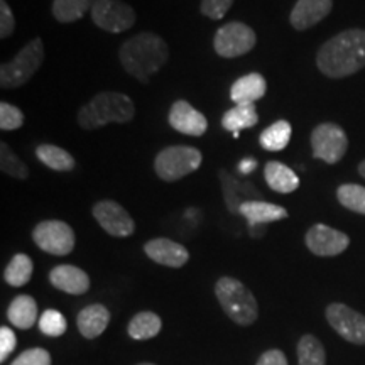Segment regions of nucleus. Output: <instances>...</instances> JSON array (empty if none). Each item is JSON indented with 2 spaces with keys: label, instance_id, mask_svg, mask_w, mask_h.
I'll return each instance as SVG.
<instances>
[{
  "label": "nucleus",
  "instance_id": "1",
  "mask_svg": "<svg viewBox=\"0 0 365 365\" xmlns=\"http://www.w3.org/2000/svg\"><path fill=\"white\" fill-rule=\"evenodd\" d=\"M318 70L330 78L352 76L365 68V31L346 29L333 36L317 54Z\"/></svg>",
  "mask_w": 365,
  "mask_h": 365
},
{
  "label": "nucleus",
  "instance_id": "2",
  "mask_svg": "<svg viewBox=\"0 0 365 365\" xmlns=\"http://www.w3.org/2000/svg\"><path fill=\"white\" fill-rule=\"evenodd\" d=\"M118 59L130 76H134L140 83H149V80L170 59V48L161 36L139 33L120 46Z\"/></svg>",
  "mask_w": 365,
  "mask_h": 365
},
{
  "label": "nucleus",
  "instance_id": "3",
  "mask_svg": "<svg viewBox=\"0 0 365 365\" xmlns=\"http://www.w3.org/2000/svg\"><path fill=\"white\" fill-rule=\"evenodd\" d=\"M135 115L134 102L120 91H102L78 110V125L83 130H97L107 124H127Z\"/></svg>",
  "mask_w": 365,
  "mask_h": 365
},
{
  "label": "nucleus",
  "instance_id": "4",
  "mask_svg": "<svg viewBox=\"0 0 365 365\" xmlns=\"http://www.w3.org/2000/svg\"><path fill=\"white\" fill-rule=\"evenodd\" d=\"M215 296L232 322L240 327H249L259 317V304L244 282L234 277H220L215 284Z\"/></svg>",
  "mask_w": 365,
  "mask_h": 365
},
{
  "label": "nucleus",
  "instance_id": "5",
  "mask_svg": "<svg viewBox=\"0 0 365 365\" xmlns=\"http://www.w3.org/2000/svg\"><path fill=\"white\" fill-rule=\"evenodd\" d=\"M44 61V44L41 38L27 43L9 63L0 66V86L4 90L19 88L27 83Z\"/></svg>",
  "mask_w": 365,
  "mask_h": 365
},
{
  "label": "nucleus",
  "instance_id": "6",
  "mask_svg": "<svg viewBox=\"0 0 365 365\" xmlns=\"http://www.w3.org/2000/svg\"><path fill=\"white\" fill-rule=\"evenodd\" d=\"M203 154L191 145H170L159 150L154 159V171L166 182H175L202 166Z\"/></svg>",
  "mask_w": 365,
  "mask_h": 365
},
{
  "label": "nucleus",
  "instance_id": "7",
  "mask_svg": "<svg viewBox=\"0 0 365 365\" xmlns=\"http://www.w3.org/2000/svg\"><path fill=\"white\" fill-rule=\"evenodd\" d=\"M257 36L252 27L244 22L232 21L222 26L213 38V49L222 58H240L255 48Z\"/></svg>",
  "mask_w": 365,
  "mask_h": 365
},
{
  "label": "nucleus",
  "instance_id": "8",
  "mask_svg": "<svg viewBox=\"0 0 365 365\" xmlns=\"http://www.w3.org/2000/svg\"><path fill=\"white\" fill-rule=\"evenodd\" d=\"M91 21L107 33L118 34L135 24V12L122 0H95L91 7Z\"/></svg>",
  "mask_w": 365,
  "mask_h": 365
},
{
  "label": "nucleus",
  "instance_id": "9",
  "mask_svg": "<svg viewBox=\"0 0 365 365\" xmlns=\"http://www.w3.org/2000/svg\"><path fill=\"white\" fill-rule=\"evenodd\" d=\"M312 148L313 156L322 159L327 164H336L349 149V139L345 130L340 125L325 122L319 124L312 132Z\"/></svg>",
  "mask_w": 365,
  "mask_h": 365
},
{
  "label": "nucleus",
  "instance_id": "10",
  "mask_svg": "<svg viewBox=\"0 0 365 365\" xmlns=\"http://www.w3.org/2000/svg\"><path fill=\"white\" fill-rule=\"evenodd\" d=\"M33 240L41 250L51 255H68L75 249V232L61 220H44L33 230Z\"/></svg>",
  "mask_w": 365,
  "mask_h": 365
},
{
  "label": "nucleus",
  "instance_id": "11",
  "mask_svg": "<svg viewBox=\"0 0 365 365\" xmlns=\"http://www.w3.org/2000/svg\"><path fill=\"white\" fill-rule=\"evenodd\" d=\"M91 213L108 235L124 239V237H130L135 232L134 218L129 215V212L122 205L113 202V200H102V202L95 203Z\"/></svg>",
  "mask_w": 365,
  "mask_h": 365
},
{
  "label": "nucleus",
  "instance_id": "12",
  "mask_svg": "<svg viewBox=\"0 0 365 365\" xmlns=\"http://www.w3.org/2000/svg\"><path fill=\"white\" fill-rule=\"evenodd\" d=\"M327 319L346 341L365 345V317L346 304L333 303L327 308Z\"/></svg>",
  "mask_w": 365,
  "mask_h": 365
},
{
  "label": "nucleus",
  "instance_id": "13",
  "mask_svg": "<svg viewBox=\"0 0 365 365\" xmlns=\"http://www.w3.org/2000/svg\"><path fill=\"white\" fill-rule=\"evenodd\" d=\"M307 245L314 255L318 257H333L345 252L350 245L349 235L344 232L336 230L325 225V223H317L308 230L307 234Z\"/></svg>",
  "mask_w": 365,
  "mask_h": 365
},
{
  "label": "nucleus",
  "instance_id": "14",
  "mask_svg": "<svg viewBox=\"0 0 365 365\" xmlns=\"http://www.w3.org/2000/svg\"><path fill=\"white\" fill-rule=\"evenodd\" d=\"M170 125L173 129L180 132V134L200 137L203 135L208 129V120L202 112L186 100H176L170 108V115H168Z\"/></svg>",
  "mask_w": 365,
  "mask_h": 365
},
{
  "label": "nucleus",
  "instance_id": "15",
  "mask_svg": "<svg viewBox=\"0 0 365 365\" xmlns=\"http://www.w3.org/2000/svg\"><path fill=\"white\" fill-rule=\"evenodd\" d=\"M218 178L222 181L223 198H225V205L230 213H239V210L244 203L262 200L261 191L255 188L252 182L242 181L225 170L218 171Z\"/></svg>",
  "mask_w": 365,
  "mask_h": 365
},
{
  "label": "nucleus",
  "instance_id": "16",
  "mask_svg": "<svg viewBox=\"0 0 365 365\" xmlns=\"http://www.w3.org/2000/svg\"><path fill=\"white\" fill-rule=\"evenodd\" d=\"M144 252L150 261L173 269H180L190 261V252L185 245L171 239H164V237L145 242Z\"/></svg>",
  "mask_w": 365,
  "mask_h": 365
},
{
  "label": "nucleus",
  "instance_id": "17",
  "mask_svg": "<svg viewBox=\"0 0 365 365\" xmlns=\"http://www.w3.org/2000/svg\"><path fill=\"white\" fill-rule=\"evenodd\" d=\"M49 282L66 294L80 296L90 289L88 274L71 264H61V266L53 267L49 272Z\"/></svg>",
  "mask_w": 365,
  "mask_h": 365
},
{
  "label": "nucleus",
  "instance_id": "18",
  "mask_svg": "<svg viewBox=\"0 0 365 365\" xmlns=\"http://www.w3.org/2000/svg\"><path fill=\"white\" fill-rule=\"evenodd\" d=\"M331 7L333 0H298L289 16L291 26L296 31H307L325 19Z\"/></svg>",
  "mask_w": 365,
  "mask_h": 365
},
{
  "label": "nucleus",
  "instance_id": "19",
  "mask_svg": "<svg viewBox=\"0 0 365 365\" xmlns=\"http://www.w3.org/2000/svg\"><path fill=\"white\" fill-rule=\"evenodd\" d=\"M267 91V81L261 73H247L234 81L230 88V98L235 105L255 103L264 98Z\"/></svg>",
  "mask_w": 365,
  "mask_h": 365
},
{
  "label": "nucleus",
  "instance_id": "20",
  "mask_svg": "<svg viewBox=\"0 0 365 365\" xmlns=\"http://www.w3.org/2000/svg\"><path fill=\"white\" fill-rule=\"evenodd\" d=\"M239 215L247 220L249 225H267L271 222L284 220L287 218V210L279 205L267 203L264 200H255V202L244 203L239 210Z\"/></svg>",
  "mask_w": 365,
  "mask_h": 365
},
{
  "label": "nucleus",
  "instance_id": "21",
  "mask_svg": "<svg viewBox=\"0 0 365 365\" xmlns=\"http://www.w3.org/2000/svg\"><path fill=\"white\" fill-rule=\"evenodd\" d=\"M110 323V312L103 304H90L81 309L76 318V325L85 339H97L107 330Z\"/></svg>",
  "mask_w": 365,
  "mask_h": 365
},
{
  "label": "nucleus",
  "instance_id": "22",
  "mask_svg": "<svg viewBox=\"0 0 365 365\" xmlns=\"http://www.w3.org/2000/svg\"><path fill=\"white\" fill-rule=\"evenodd\" d=\"M264 180L276 193H293L299 188V178L296 173L279 161H269L264 166Z\"/></svg>",
  "mask_w": 365,
  "mask_h": 365
},
{
  "label": "nucleus",
  "instance_id": "23",
  "mask_svg": "<svg viewBox=\"0 0 365 365\" xmlns=\"http://www.w3.org/2000/svg\"><path fill=\"white\" fill-rule=\"evenodd\" d=\"M259 124V113L255 103H239L227 110L222 117V125L232 134H240L242 129H250Z\"/></svg>",
  "mask_w": 365,
  "mask_h": 365
},
{
  "label": "nucleus",
  "instance_id": "24",
  "mask_svg": "<svg viewBox=\"0 0 365 365\" xmlns=\"http://www.w3.org/2000/svg\"><path fill=\"white\" fill-rule=\"evenodd\" d=\"M7 318L14 327L21 328V330L34 327L36 318H38V304L33 296L21 294L14 298L12 303L9 304Z\"/></svg>",
  "mask_w": 365,
  "mask_h": 365
},
{
  "label": "nucleus",
  "instance_id": "25",
  "mask_svg": "<svg viewBox=\"0 0 365 365\" xmlns=\"http://www.w3.org/2000/svg\"><path fill=\"white\" fill-rule=\"evenodd\" d=\"M36 158H38L44 166H48L49 170L59 173L73 171L76 166L75 158H73L66 149L54 144H39L38 148H36Z\"/></svg>",
  "mask_w": 365,
  "mask_h": 365
},
{
  "label": "nucleus",
  "instance_id": "26",
  "mask_svg": "<svg viewBox=\"0 0 365 365\" xmlns=\"http://www.w3.org/2000/svg\"><path fill=\"white\" fill-rule=\"evenodd\" d=\"M291 135H293V127L287 120H277L267 129H264L259 135V144L264 150L269 153H277L287 148L289 144Z\"/></svg>",
  "mask_w": 365,
  "mask_h": 365
},
{
  "label": "nucleus",
  "instance_id": "27",
  "mask_svg": "<svg viewBox=\"0 0 365 365\" xmlns=\"http://www.w3.org/2000/svg\"><path fill=\"white\" fill-rule=\"evenodd\" d=\"M163 328L161 318L153 312H140L130 319L127 331L134 340H149L154 339Z\"/></svg>",
  "mask_w": 365,
  "mask_h": 365
},
{
  "label": "nucleus",
  "instance_id": "28",
  "mask_svg": "<svg viewBox=\"0 0 365 365\" xmlns=\"http://www.w3.org/2000/svg\"><path fill=\"white\" fill-rule=\"evenodd\" d=\"M95 0H53V16L61 24L80 21L86 12L91 11Z\"/></svg>",
  "mask_w": 365,
  "mask_h": 365
},
{
  "label": "nucleus",
  "instance_id": "29",
  "mask_svg": "<svg viewBox=\"0 0 365 365\" xmlns=\"http://www.w3.org/2000/svg\"><path fill=\"white\" fill-rule=\"evenodd\" d=\"M34 271V264L31 261L29 255L26 254H16L7 264L6 271H4V279L9 286L21 287L26 286L31 281Z\"/></svg>",
  "mask_w": 365,
  "mask_h": 365
},
{
  "label": "nucleus",
  "instance_id": "30",
  "mask_svg": "<svg viewBox=\"0 0 365 365\" xmlns=\"http://www.w3.org/2000/svg\"><path fill=\"white\" fill-rule=\"evenodd\" d=\"M298 362L299 365H325L327 354L322 341L313 335L301 336L298 344Z\"/></svg>",
  "mask_w": 365,
  "mask_h": 365
},
{
  "label": "nucleus",
  "instance_id": "31",
  "mask_svg": "<svg viewBox=\"0 0 365 365\" xmlns=\"http://www.w3.org/2000/svg\"><path fill=\"white\" fill-rule=\"evenodd\" d=\"M0 170L4 175L16 178V180H27L29 178V168L19 156L14 153L7 143H0Z\"/></svg>",
  "mask_w": 365,
  "mask_h": 365
},
{
  "label": "nucleus",
  "instance_id": "32",
  "mask_svg": "<svg viewBox=\"0 0 365 365\" xmlns=\"http://www.w3.org/2000/svg\"><path fill=\"white\" fill-rule=\"evenodd\" d=\"M336 198L341 207H345L350 212L365 215V186L346 182L336 190Z\"/></svg>",
  "mask_w": 365,
  "mask_h": 365
},
{
  "label": "nucleus",
  "instance_id": "33",
  "mask_svg": "<svg viewBox=\"0 0 365 365\" xmlns=\"http://www.w3.org/2000/svg\"><path fill=\"white\" fill-rule=\"evenodd\" d=\"M38 325L39 330L43 331L46 336H61L68 328L66 318L63 317L58 309H46V312L41 314Z\"/></svg>",
  "mask_w": 365,
  "mask_h": 365
},
{
  "label": "nucleus",
  "instance_id": "34",
  "mask_svg": "<svg viewBox=\"0 0 365 365\" xmlns=\"http://www.w3.org/2000/svg\"><path fill=\"white\" fill-rule=\"evenodd\" d=\"M24 125V113L12 103H0V129L4 132L17 130Z\"/></svg>",
  "mask_w": 365,
  "mask_h": 365
},
{
  "label": "nucleus",
  "instance_id": "35",
  "mask_svg": "<svg viewBox=\"0 0 365 365\" xmlns=\"http://www.w3.org/2000/svg\"><path fill=\"white\" fill-rule=\"evenodd\" d=\"M234 0H202L200 12L212 21H222L230 11Z\"/></svg>",
  "mask_w": 365,
  "mask_h": 365
},
{
  "label": "nucleus",
  "instance_id": "36",
  "mask_svg": "<svg viewBox=\"0 0 365 365\" xmlns=\"http://www.w3.org/2000/svg\"><path fill=\"white\" fill-rule=\"evenodd\" d=\"M11 365H51V355L44 349H29L22 352Z\"/></svg>",
  "mask_w": 365,
  "mask_h": 365
},
{
  "label": "nucleus",
  "instance_id": "37",
  "mask_svg": "<svg viewBox=\"0 0 365 365\" xmlns=\"http://www.w3.org/2000/svg\"><path fill=\"white\" fill-rule=\"evenodd\" d=\"M16 31V17L6 0H0V38L7 39Z\"/></svg>",
  "mask_w": 365,
  "mask_h": 365
},
{
  "label": "nucleus",
  "instance_id": "38",
  "mask_svg": "<svg viewBox=\"0 0 365 365\" xmlns=\"http://www.w3.org/2000/svg\"><path fill=\"white\" fill-rule=\"evenodd\" d=\"M17 339L16 333H14L9 327H2L0 328V360H7L9 355L14 352L16 349Z\"/></svg>",
  "mask_w": 365,
  "mask_h": 365
},
{
  "label": "nucleus",
  "instance_id": "39",
  "mask_svg": "<svg viewBox=\"0 0 365 365\" xmlns=\"http://www.w3.org/2000/svg\"><path fill=\"white\" fill-rule=\"evenodd\" d=\"M255 365H287V359L282 350L272 349L264 352Z\"/></svg>",
  "mask_w": 365,
  "mask_h": 365
},
{
  "label": "nucleus",
  "instance_id": "40",
  "mask_svg": "<svg viewBox=\"0 0 365 365\" xmlns=\"http://www.w3.org/2000/svg\"><path fill=\"white\" fill-rule=\"evenodd\" d=\"M255 166H257V161H255L254 158H245L239 163V171L242 175H249V173H252L255 170Z\"/></svg>",
  "mask_w": 365,
  "mask_h": 365
},
{
  "label": "nucleus",
  "instance_id": "41",
  "mask_svg": "<svg viewBox=\"0 0 365 365\" xmlns=\"http://www.w3.org/2000/svg\"><path fill=\"white\" fill-rule=\"evenodd\" d=\"M249 234L254 237V239H259L266 234V225H249Z\"/></svg>",
  "mask_w": 365,
  "mask_h": 365
},
{
  "label": "nucleus",
  "instance_id": "42",
  "mask_svg": "<svg viewBox=\"0 0 365 365\" xmlns=\"http://www.w3.org/2000/svg\"><path fill=\"white\" fill-rule=\"evenodd\" d=\"M359 173H360V176L365 178V159L359 164Z\"/></svg>",
  "mask_w": 365,
  "mask_h": 365
},
{
  "label": "nucleus",
  "instance_id": "43",
  "mask_svg": "<svg viewBox=\"0 0 365 365\" xmlns=\"http://www.w3.org/2000/svg\"><path fill=\"white\" fill-rule=\"evenodd\" d=\"M137 365H154V364H149V362H144V364H137Z\"/></svg>",
  "mask_w": 365,
  "mask_h": 365
}]
</instances>
